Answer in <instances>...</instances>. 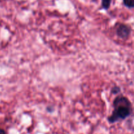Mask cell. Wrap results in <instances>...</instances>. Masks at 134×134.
<instances>
[{
	"mask_svg": "<svg viewBox=\"0 0 134 134\" xmlns=\"http://www.w3.org/2000/svg\"><path fill=\"white\" fill-rule=\"evenodd\" d=\"M113 105L114 109L112 114L107 118L110 123H116L120 120L126 119L132 114V103L128 97L125 96L119 95L115 97Z\"/></svg>",
	"mask_w": 134,
	"mask_h": 134,
	"instance_id": "obj_1",
	"label": "cell"
},
{
	"mask_svg": "<svg viewBox=\"0 0 134 134\" xmlns=\"http://www.w3.org/2000/svg\"><path fill=\"white\" fill-rule=\"evenodd\" d=\"M116 34L121 39H127L131 34L130 27L124 24H119L116 26Z\"/></svg>",
	"mask_w": 134,
	"mask_h": 134,
	"instance_id": "obj_2",
	"label": "cell"
},
{
	"mask_svg": "<svg viewBox=\"0 0 134 134\" xmlns=\"http://www.w3.org/2000/svg\"><path fill=\"white\" fill-rule=\"evenodd\" d=\"M111 0H102V7L105 10H107L110 8Z\"/></svg>",
	"mask_w": 134,
	"mask_h": 134,
	"instance_id": "obj_3",
	"label": "cell"
},
{
	"mask_svg": "<svg viewBox=\"0 0 134 134\" xmlns=\"http://www.w3.org/2000/svg\"><path fill=\"white\" fill-rule=\"evenodd\" d=\"M123 3L128 8H134V0H123Z\"/></svg>",
	"mask_w": 134,
	"mask_h": 134,
	"instance_id": "obj_4",
	"label": "cell"
},
{
	"mask_svg": "<svg viewBox=\"0 0 134 134\" xmlns=\"http://www.w3.org/2000/svg\"><path fill=\"white\" fill-rule=\"evenodd\" d=\"M121 91V89H120V87L119 86H114L111 89V93L114 95H116V94H119V93H120Z\"/></svg>",
	"mask_w": 134,
	"mask_h": 134,
	"instance_id": "obj_5",
	"label": "cell"
},
{
	"mask_svg": "<svg viewBox=\"0 0 134 134\" xmlns=\"http://www.w3.org/2000/svg\"><path fill=\"white\" fill-rule=\"evenodd\" d=\"M0 134H6L5 130H3V129L0 128Z\"/></svg>",
	"mask_w": 134,
	"mask_h": 134,
	"instance_id": "obj_6",
	"label": "cell"
}]
</instances>
